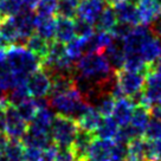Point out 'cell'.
<instances>
[{
  "label": "cell",
  "instance_id": "6da1fadb",
  "mask_svg": "<svg viewBox=\"0 0 161 161\" xmlns=\"http://www.w3.org/2000/svg\"><path fill=\"white\" fill-rule=\"evenodd\" d=\"M6 63L20 82L26 83L29 76L40 69L42 59L26 46L12 45L6 50Z\"/></svg>",
  "mask_w": 161,
  "mask_h": 161
},
{
  "label": "cell",
  "instance_id": "7a4b0ae2",
  "mask_svg": "<svg viewBox=\"0 0 161 161\" xmlns=\"http://www.w3.org/2000/svg\"><path fill=\"white\" fill-rule=\"evenodd\" d=\"M49 106L57 115L70 117L77 122L89 104L83 98V96L74 88L64 94L50 97Z\"/></svg>",
  "mask_w": 161,
  "mask_h": 161
},
{
  "label": "cell",
  "instance_id": "3957f363",
  "mask_svg": "<svg viewBox=\"0 0 161 161\" xmlns=\"http://www.w3.org/2000/svg\"><path fill=\"white\" fill-rule=\"evenodd\" d=\"M76 70L80 75L97 82H102L114 74L103 52H89L83 55L76 62Z\"/></svg>",
  "mask_w": 161,
  "mask_h": 161
},
{
  "label": "cell",
  "instance_id": "277c9868",
  "mask_svg": "<svg viewBox=\"0 0 161 161\" xmlns=\"http://www.w3.org/2000/svg\"><path fill=\"white\" fill-rule=\"evenodd\" d=\"M80 127L74 119L57 115L51 125V137L58 147H71Z\"/></svg>",
  "mask_w": 161,
  "mask_h": 161
},
{
  "label": "cell",
  "instance_id": "5b68a950",
  "mask_svg": "<svg viewBox=\"0 0 161 161\" xmlns=\"http://www.w3.org/2000/svg\"><path fill=\"white\" fill-rule=\"evenodd\" d=\"M116 80L122 95L125 97H129L143 90L146 83V75L122 69L121 71L116 72Z\"/></svg>",
  "mask_w": 161,
  "mask_h": 161
},
{
  "label": "cell",
  "instance_id": "8992f818",
  "mask_svg": "<svg viewBox=\"0 0 161 161\" xmlns=\"http://www.w3.org/2000/svg\"><path fill=\"white\" fill-rule=\"evenodd\" d=\"M154 36L148 25L134 26L130 33L123 39L126 55H140L141 49Z\"/></svg>",
  "mask_w": 161,
  "mask_h": 161
},
{
  "label": "cell",
  "instance_id": "52a82bcc",
  "mask_svg": "<svg viewBox=\"0 0 161 161\" xmlns=\"http://www.w3.org/2000/svg\"><path fill=\"white\" fill-rule=\"evenodd\" d=\"M12 18L19 33V39L14 45L25 46L27 39L36 32V12L24 8Z\"/></svg>",
  "mask_w": 161,
  "mask_h": 161
},
{
  "label": "cell",
  "instance_id": "ba28073f",
  "mask_svg": "<svg viewBox=\"0 0 161 161\" xmlns=\"http://www.w3.org/2000/svg\"><path fill=\"white\" fill-rule=\"evenodd\" d=\"M26 86L30 92V96L33 98L46 97L50 94L51 89V77L42 68L32 72L26 80Z\"/></svg>",
  "mask_w": 161,
  "mask_h": 161
},
{
  "label": "cell",
  "instance_id": "9c48e42d",
  "mask_svg": "<svg viewBox=\"0 0 161 161\" xmlns=\"http://www.w3.org/2000/svg\"><path fill=\"white\" fill-rule=\"evenodd\" d=\"M29 123L26 122L17 108L11 104L6 106V135L13 140H20L27 131Z\"/></svg>",
  "mask_w": 161,
  "mask_h": 161
},
{
  "label": "cell",
  "instance_id": "30bf717a",
  "mask_svg": "<svg viewBox=\"0 0 161 161\" xmlns=\"http://www.w3.org/2000/svg\"><path fill=\"white\" fill-rule=\"evenodd\" d=\"M104 0H80L77 5V17L95 25L101 13L106 8Z\"/></svg>",
  "mask_w": 161,
  "mask_h": 161
},
{
  "label": "cell",
  "instance_id": "8fae6325",
  "mask_svg": "<svg viewBox=\"0 0 161 161\" xmlns=\"http://www.w3.org/2000/svg\"><path fill=\"white\" fill-rule=\"evenodd\" d=\"M49 107L39 108L33 120L29 123L27 130L37 134H51V125L55 119L56 114Z\"/></svg>",
  "mask_w": 161,
  "mask_h": 161
},
{
  "label": "cell",
  "instance_id": "7c38bea8",
  "mask_svg": "<svg viewBox=\"0 0 161 161\" xmlns=\"http://www.w3.org/2000/svg\"><path fill=\"white\" fill-rule=\"evenodd\" d=\"M107 60L114 72H119L125 68L126 62V50L123 45V40L114 39L110 45L103 51Z\"/></svg>",
  "mask_w": 161,
  "mask_h": 161
},
{
  "label": "cell",
  "instance_id": "4fadbf2b",
  "mask_svg": "<svg viewBox=\"0 0 161 161\" xmlns=\"http://www.w3.org/2000/svg\"><path fill=\"white\" fill-rule=\"evenodd\" d=\"M94 140H95V135L92 131L86 130L82 128L78 129L75 136V140L72 142V146H71V149L74 152L77 161H83L88 158Z\"/></svg>",
  "mask_w": 161,
  "mask_h": 161
},
{
  "label": "cell",
  "instance_id": "5bb4252c",
  "mask_svg": "<svg viewBox=\"0 0 161 161\" xmlns=\"http://www.w3.org/2000/svg\"><path fill=\"white\" fill-rule=\"evenodd\" d=\"M145 106L151 108L152 106L161 103V76L148 74L146 83L143 86Z\"/></svg>",
  "mask_w": 161,
  "mask_h": 161
},
{
  "label": "cell",
  "instance_id": "9a60e30c",
  "mask_svg": "<svg viewBox=\"0 0 161 161\" xmlns=\"http://www.w3.org/2000/svg\"><path fill=\"white\" fill-rule=\"evenodd\" d=\"M113 7L115 10L116 17H117L119 21H121V23H127V24L133 26L141 25L140 17H139L136 4L131 3L129 0H123V1L117 3Z\"/></svg>",
  "mask_w": 161,
  "mask_h": 161
},
{
  "label": "cell",
  "instance_id": "2e32d148",
  "mask_svg": "<svg viewBox=\"0 0 161 161\" xmlns=\"http://www.w3.org/2000/svg\"><path fill=\"white\" fill-rule=\"evenodd\" d=\"M74 38H76L75 19L57 17L56 18L55 40H58L63 44H68Z\"/></svg>",
  "mask_w": 161,
  "mask_h": 161
},
{
  "label": "cell",
  "instance_id": "e0dca14e",
  "mask_svg": "<svg viewBox=\"0 0 161 161\" xmlns=\"http://www.w3.org/2000/svg\"><path fill=\"white\" fill-rule=\"evenodd\" d=\"M134 108L135 106L131 103V101L128 97H122V98L116 100L115 108H114L111 116L120 127L127 126V125H129L131 120Z\"/></svg>",
  "mask_w": 161,
  "mask_h": 161
},
{
  "label": "cell",
  "instance_id": "ac0fdd59",
  "mask_svg": "<svg viewBox=\"0 0 161 161\" xmlns=\"http://www.w3.org/2000/svg\"><path fill=\"white\" fill-rule=\"evenodd\" d=\"M137 12L141 25H151V23L161 13V8L156 0H137Z\"/></svg>",
  "mask_w": 161,
  "mask_h": 161
},
{
  "label": "cell",
  "instance_id": "d6986e66",
  "mask_svg": "<svg viewBox=\"0 0 161 161\" xmlns=\"http://www.w3.org/2000/svg\"><path fill=\"white\" fill-rule=\"evenodd\" d=\"M113 146H114L113 140L95 139L90 147L88 158L92 161H110Z\"/></svg>",
  "mask_w": 161,
  "mask_h": 161
},
{
  "label": "cell",
  "instance_id": "ffe728a7",
  "mask_svg": "<svg viewBox=\"0 0 161 161\" xmlns=\"http://www.w3.org/2000/svg\"><path fill=\"white\" fill-rule=\"evenodd\" d=\"M56 19L53 15L36 14V33L44 39L52 42L55 39Z\"/></svg>",
  "mask_w": 161,
  "mask_h": 161
},
{
  "label": "cell",
  "instance_id": "44dd1931",
  "mask_svg": "<svg viewBox=\"0 0 161 161\" xmlns=\"http://www.w3.org/2000/svg\"><path fill=\"white\" fill-rule=\"evenodd\" d=\"M74 80H75V76L66 75V74H56L51 76V89L49 96L53 97L74 89L75 88Z\"/></svg>",
  "mask_w": 161,
  "mask_h": 161
},
{
  "label": "cell",
  "instance_id": "7402d4cb",
  "mask_svg": "<svg viewBox=\"0 0 161 161\" xmlns=\"http://www.w3.org/2000/svg\"><path fill=\"white\" fill-rule=\"evenodd\" d=\"M151 119H152L151 111H149V108H148V107L143 106V104L136 106L135 108H134L133 116H131V120H130V122H129V125L139 133V135L142 136L145 134L146 127Z\"/></svg>",
  "mask_w": 161,
  "mask_h": 161
},
{
  "label": "cell",
  "instance_id": "603a6c76",
  "mask_svg": "<svg viewBox=\"0 0 161 161\" xmlns=\"http://www.w3.org/2000/svg\"><path fill=\"white\" fill-rule=\"evenodd\" d=\"M101 120H102V116L98 111L96 110V108H94L92 106H89L86 108V110L82 114V116L77 120V125L82 129H86V130L94 133L97 129Z\"/></svg>",
  "mask_w": 161,
  "mask_h": 161
},
{
  "label": "cell",
  "instance_id": "cb8c5ba5",
  "mask_svg": "<svg viewBox=\"0 0 161 161\" xmlns=\"http://www.w3.org/2000/svg\"><path fill=\"white\" fill-rule=\"evenodd\" d=\"M21 84H26L20 82V80L17 77L13 71L10 69V66L7 65L6 59L3 64H0V90L1 91H10L13 88Z\"/></svg>",
  "mask_w": 161,
  "mask_h": 161
},
{
  "label": "cell",
  "instance_id": "d4e9b609",
  "mask_svg": "<svg viewBox=\"0 0 161 161\" xmlns=\"http://www.w3.org/2000/svg\"><path fill=\"white\" fill-rule=\"evenodd\" d=\"M120 129V126L117 125L113 116H108V117H102L100 125L96 129V135L98 136V139H103V140H115L117 131Z\"/></svg>",
  "mask_w": 161,
  "mask_h": 161
},
{
  "label": "cell",
  "instance_id": "484cf974",
  "mask_svg": "<svg viewBox=\"0 0 161 161\" xmlns=\"http://www.w3.org/2000/svg\"><path fill=\"white\" fill-rule=\"evenodd\" d=\"M117 17H116L115 10L113 6H106V8L101 13L98 19L95 23V29L97 31H108L110 32L114 26L117 24Z\"/></svg>",
  "mask_w": 161,
  "mask_h": 161
},
{
  "label": "cell",
  "instance_id": "4316f807",
  "mask_svg": "<svg viewBox=\"0 0 161 161\" xmlns=\"http://www.w3.org/2000/svg\"><path fill=\"white\" fill-rule=\"evenodd\" d=\"M26 47L33 52L36 56H38L40 59L43 60L47 56L49 47H50V42L44 39L43 37H40L37 33H33L26 42Z\"/></svg>",
  "mask_w": 161,
  "mask_h": 161
},
{
  "label": "cell",
  "instance_id": "83f0119b",
  "mask_svg": "<svg viewBox=\"0 0 161 161\" xmlns=\"http://www.w3.org/2000/svg\"><path fill=\"white\" fill-rule=\"evenodd\" d=\"M0 35L3 36L8 44H15L19 39L18 29L12 17H4L0 21Z\"/></svg>",
  "mask_w": 161,
  "mask_h": 161
},
{
  "label": "cell",
  "instance_id": "f1b7e54d",
  "mask_svg": "<svg viewBox=\"0 0 161 161\" xmlns=\"http://www.w3.org/2000/svg\"><path fill=\"white\" fill-rule=\"evenodd\" d=\"M116 104V98L111 94H102V95L97 98L95 103H94V108L101 114L102 117H108V116L113 115V111Z\"/></svg>",
  "mask_w": 161,
  "mask_h": 161
},
{
  "label": "cell",
  "instance_id": "f546056e",
  "mask_svg": "<svg viewBox=\"0 0 161 161\" xmlns=\"http://www.w3.org/2000/svg\"><path fill=\"white\" fill-rule=\"evenodd\" d=\"M24 149L25 147L21 143V141L10 139L3 158L5 161H25L24 160Z\"/></svg>",
  "mask_w": 161,
  "mask_h": 161
},
{
  "label": "cell",
  "instance_id": "4dcf8cb0",
  "mask_svg": "<svg viewBox=\"0 0 161 161\" xmlns=\"http://www.w3.org/2000/svg\"><path fill=\"white\" fill-rule=\"evenodd\" d=\"M66 53L74 63H76L83 55H86V38L76 37L66 44Z\"/></svg>",
  "mask_w": 161,
  "mask_h": 161
},
{
  "label": "cell",
  "instance_id": "1f68e13d",
  "mask_svg": "<svg viewBox=\"0 0 161 161\" xmlns=\"http://www.w3.org/2000/svg\"><path fill=\"white\" fill-rule=\"evenodd\" d=\"M27 98H30V92L27 90L26 84H21V86H15L12 90H10L8 95H6L7 103L13 107H18L20 103H23Z\"/></svg>",
  "mask_w": 161,
  "mask_h": 161
},
{
  "label": "cell",
  "instance_id": "d6a6232c",
  "mask_svg": "<svg viewBox=\"0 0 161 161\" xmlns=\"http://www.w3.org/2000/svg\"><path fill=\"white\" fill-rule=\"evenodd\" d=\"M18 113L20 114V116L24 119V120L30 123L31 121L33 120L35 115L38 111V106L36 103L35 98H27L26 101H24L23 103H20L18 107H15Z\"/></svg>",
  "mask_w": 161,
  "mask_h": 161
},
{
  "label": "cell",
  "instance_id": "836d02e7",
  "mask_svg": "<svg viewBox=\"0 0 161 161\" xmlns=\"http://www.w3.org/2000/svg\"><path fill=\"white\" fill-rule=\"evenodd\" d=\"M77 5L78 3L75 0H58V7L56 14L58 17L75 19L77 17Z\"/></svg>",
  "mask_w": 161,
  "mask_h": 161
},
{
  "label": "cell",
  "instance_id": "e575fe53",
  "mask_svg": "<svg viewBox=\"0 0 161 161\" xmlns=\"http://www.w3.org/2000/svg\"><path fill=\"white\" fill-rule=\"evenodd\" d=\"M58 0H38L35 8L36 14L53 15L57 13Z\"/></svg>",
  "mask_w": 161,
  "mask_h": 161
},
{
  "label": "cell",
  "instance_id": "d590c367",
  "mask_svg": "<svg viewBox=\"0 0 161 161\" xmlns=\"http://www.w3.org/2000/svg\"><path fill=\"white\" fill-rule=\"evenodd\" d=\"M145 139L149 141L161 140V121L152 117L145 130Z\"/></svg>",
  "mask_w": 161,
  "mask_h": 161
},
{
  "label": "cell",
  "instance_id": "8d00e7d4",
  "mask_svg": "<svg viewBox=\"0 0 161 161\" xmlns=\"http://www.w3.org/2000/svg\"><path fill=\"white\" fill-rule=\"evenodd\" d=\"M75 30L76 37H82V38H88L95 33V25L89 21L80 18L75 19Z\"/></svg>",
  "mask_w": 161,
  "mask_h": 161
},
{
  "label": "cell",
  "instance_id": "74e56055",
  "mask_svg": "<svg viewBox=\"0 0 161 161\" xmlns=\"http://www.w3.org/2000/svg\"><path fill=\"white\" fill-rule=\"evenodd\" d=\"M136 137H141V136L139 135V133L130 125H127V126L120 127V129L117 131V135L115 137V141L116 142H121V143L128 145L130 141H133Z\"/></svg>",
  "mask_w": 161,
  "mask_h": 161
},
{
  "label": "cell",
  "instance_id": "f35d334b",
  "mask_svg": "<svg viewBox=\"0 0 161 161\" xmlns=\"http://www.w3.org/2000/svg\"><path fill=\"white\" fill-rule=\"evenodd\" d=\"M127 155H128V145L114 141L110 161H126Z\"/></svg>",
  "mask_w": 161,
  "mask_h": 161
},
{
  "label": "cell",
  "instance_id": "ab89813d",
  "mask_svg": "<svg viewBox=\"0 0 161 161\" xmlns=\"http://www.w3.org/2000/svg\"><path fill=\"white\" fill-rule=\"evenodd\" d=\"M133 25H129L127 23H121V21H117V24L114 26V29L110 31L111 35L114 36L115 39H121L123 40L130 33V31L133 30Z\"/></svg>",
  "mask_w": 161,
  "mask_h": 161
},
{
  "label": "cell",
  "instance_id": "60d3db41",
  "mask_svg": "<svg viewBox=\"0 0 161 161\" xmlns=\"http://www.w3.org/2000/svg\"><path fill=\"white\" fill-rule=\"evenodd\" d=\"M57 153H58V146L55 142L51 143L42 151V159L40 161H56L57 159Z\"/></svg>",
  "mask_w": 161,
  "mask_h": 161
},
{
  "label": "cell",
  "instance_id": "b9f144b4",
  "mask_svg": "<svg viewBox=\"0 0 161 161\" xmlns=\"http://www.w3.org/2000/svg\"><path fill=\"white\" fill-rule=\"evenodd\" d=\"M56 161H77L71 147H58Z\"/></svg>",
  "mask_w": 161,
  "mask_h": 161
},
{
  "label": "cell",
  "instance_id": "7bdbcfd3",
  "mask_svg": "<svg viewBox=\"0 0 161 161\" xmlns=\"http://www.w3.org/2000/svg\"><path fill=\"white\" fill-rule=\"evenodd\" d=\"M42 151L43 149L36 148V147H25V149H24V160L40 161V159H42Z\"/></svg>",
  "mask_w": 161,
  "mask_h": 161
},
{
  "label": "cell",
  "instance_id": "ee69618b",
  "mask_svg": "<svg viewBox=\"0 0 161 161\" xmlns=\"http://www.w3.org/2000/svg\"><path fill=\"white\" fill-rule=\"evenodd\" d=\"M148 74L161 76V57H159L154 62H152L151 64H148Z\"/></svg>",
  "mask_w": 161,
  "mask_h": 161
},
{
  "label": "cell",
  "instance_id": "f6af8a7d",
  "mask_svg": "<svg viewBox=\"0 0 161 161\" xmlns=\"http://www.w3.org/2000/svg\"><path fill=\"white\" fill-rule=\"evenodd\" d=\"M149 27H151L152 32L154 33V36L161 38V13L158 15L153 21H152Z\"/></svg>",
  "mask_w": 161,
  "mask_h": 161
},
{
  "label": "cell",
  "instance_id": "bcb514c9",
  "mask_svg": "<svg viewBox=\"0 0 161 161\" xmlns=\"http://www.w3.org/2000/svg\"><path fill=\"white\" fill-rule=\"evenodd\" d=\"M8 103L0 104V133H5L6 130V106Z\"/></svg>",
  "mask_w": 161,
  "mask_h": 161
},
{
  "label": "cell",
  "instance_id": "7dc6e473",
  "mask_svg": "<svg viewBox=\"0 0 161 161\" xmlns=\"http://www.w3.org/2000/svg\"><path fill=\"white\" fill-rule=\"evenodd\" d=\"M8 141H10V137L6 135V133H0V158L4 155Z\"/></svg>",
  "mask_w": 161,
  "mask_h": 161
},
{
  "label": "cell",
  "instance_id": "c3c4849f",
  "mask_svg": "<svg viewBox=\"0 0 161 161\" xmlns=\"http://www.w3.org/2000/svg\"><path fill=\"white\" fill-rule=\"evenodd\" d=\"M149 111H151V116L154 117L156 120L161 121V103L160 104H155V106H152L149 108Z\"/></svg>",
  "mask_w": 161,
  "mask_h": 161
},
{
  "label": "cell",
  "instance_id": "681fc988",
  "mask_svg": "<svg viewBox=\"0 0 161 161\" xmlns=\"http://www.w3.org/2000/svg\"><path fill=\"white\" fill-rule=\"evenodd\" d=\"M108 5H110V6H114L116 5L117 3H120V1H123V0H104ZM129 1H131V3H134V4H136L137 3V0H129Z\"/></svg>",
  "mask_w": 161,
  "mask_h": 161
},
{
  "label": "cell",
  "instance_id": "f907efd6",
  "mask_svg": "<svg viewBox=\"0 0 161 161\" xmlns=\"http://www.w3.org/2000/svg\"><path fill=\"white\" fill-rule=\"evenodd\" d=\"M8 46V43L5 40V38L3 37V36L0 35V49H4L5 50V47H7Z\"/></svg>",
  "mask_w": 161,
  "mask_h": 161
},
{
  "label": "cell",
  "instance_id": "816d5d0a",
  "mask_svg": "<svg viewBox=\"0 0 161 161\" xmlns=\"http://www.w3.org/2000/svg\"><path fill=\"white\" fill-rule=\"evenodd\" d=\"M6 59V51L4 49H0V64H3Z\"/></svg>",
  "mask_w": 161,
  "mask_h": 161
},
{
  "label": "cell",
  "instance_id": "f5cc1de1",
  "mask_svg": "<svg viewBox=\"0 0 161 161\" xmlns=\"http://www.w3.org/2000/svg\"><path fill=\"white\" fill-rule=\"evenodd\" d=\"M156 3L159 4V6H160V8H161V0H156Z\"/></svg>",
  "mask_w": 161,
  "mask_h": 161
},
{
  "label": "cell",
  "instance_id": "db71d44e",
  "mask_svg": "<svg viewBox=\"0 0 161 161\" xmlns=\"http://www.w3.org/2000/svg\"><path fill=\"white\" fill-rule=\"evenodd\" d=\"M3 1H4V0H0V5H1V3H3Z\"/></svg>",
  "mask_w": 161,
  "mask_h": 161
},
{
  "label": "cell",
  "instance_id": "11a10c76",
  "mask_svg": "<svg viewBox=\"0 0 161 161\" xmlns=\"http://www.w3.org/2000/svg\"><path fill=\"white\" fill-rule=\"evenodd\" d=\"M75 1H77V3H80V0H75Z\"/></svg>",
  "mask_w": 161,
  "mask_h": 161
}]
</instances>
